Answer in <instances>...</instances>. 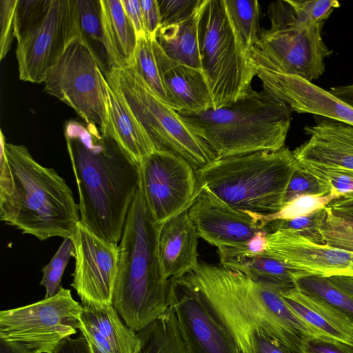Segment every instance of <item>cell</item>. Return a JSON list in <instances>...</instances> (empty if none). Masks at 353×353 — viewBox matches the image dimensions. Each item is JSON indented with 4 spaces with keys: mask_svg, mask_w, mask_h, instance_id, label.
Segmentation results:
<instances>
[{
    "mask_svg": "<svg viewBox=\"0 0 353 353\" xmlns=\"http://www.w3.org/2000/svg\"><path fill=\"white\" fill-rule=\"evenodd\" d=\"M64 135L79 192L80 222L118 244L140 183V165L95 126L67 121Z\"/></svg>",
    "mask_w": 353,
    "mask_h": 353,
    "instance_id": "1",
    "label": "cell"
},
{
    "mask_svg": "<svg viewBox=\"0 0 353 353\" xmlns=\"http://www.w3.org/2000/svg\"><path fill=\"white\" fill-rule=\"evenodd\" d=\"M0 132V220L40 241L72 238L80 214L70 188L25 145L7 143Z\"/></svg>",
    "mask_w": 353,
    "mask_h": 353,
    "instance_id": "2",
    "label": "cell"
},
{
    "mask_svg": "<svg viewBox=\"0 0 353 353\" xmlns=\"http://www.w3.org/2000/svg\"><path fill=\"white\" fill-rule=\"evenodd\" d=\"M161 225L152 219L139 186L119 245L112 301L125 323L136 332L169 308L170 280L163 272L159 254Z\"/></svg>",
    "mask_w": 353,
    "mask_h": 353,
    "instance_id": "3",
    "label": "cell"
},
{
    "mask_svg": "<svg viewBox=\"0 0 353 353\" xmlns=\"http://www.w3.org/2000/svg\"><path fill=\"white\" fill-rule=\"evenodd\" d=\"M292 110L270 90L250 88L219 109L179 113L190 128L221 159L285 147Z\"/></svg>",
    "mask_w": 353,
    "mask_h": 353,
    "instance_id": "4",
    "label": "cell"
},
{
    "mask_svg": "<svg viewBox=\"0 0 353 353\" xmlns=\"http://www.w3.org/2000/svg\"><path fill=\"white\" fill-rule=\"evenodd\" d=\"M299 163L283 147L216 159L196 170L199 190H205L230 206L268 215L285 204L288 183Z\"/></svg>",
    "mask_w": 353,
    "mask_h": 353,
    "instance_id": "5",
    "label": "cell"
},
{
    "mask_svg": "<svg viewBox=\"0 0 353 353\" xmlns=\"http://www.w3.org/2000/svg\"><path fill=\"white\" fill-rule=\"evenodd\" d=\"M199 46L212 109L243 98L256 74L248 57L237 46L223 0H205L199 21Z\"/></svg>",
    "mask_w": 353,
    "mask_h": 353,
    "instance_id": "6",
    "label": "cell"
},
{
    "mask_svg": "<svg viewBox=\"0 0 353 353\" xmlns=\"http://www.w3.org/2000/svg\"><path fill=\"white\" fill-rule=\"evenodd\" d=\"M117 70L126 99L156 149L181 156L195 170L216 159L206 143L150 88L132 65Z\"/></svg>",
    "mask_w": 353,
    "mask_h": 353,
    "instance_id": "7",
    "label": "cell"
},
{
    "mask_svg": "<svg viewBox=\"0 0 353 353\" xmlns=\"http://www.w3.org/2000/svg\"><path fill=\"white\" fill-rule=\"evenodd\" d=\"M44 90L72 108L85 124L101 134L108 129L107 82L95 57L81 37L74 39L43 80Z\"/></svg>",
    "mask_w": 353,
    "mask_h": 353,
    "instance_id": "8",
    "label": "cell"
},
{
    "mask_svg": "<svg viewBox=\"0 0 353 353\" xmlns=\"http://www.w3.org/2000/svg\"><path fill=\"white\" fill-rule=\"evenodd\" d=\"M268 29H261L256 46L281 72L312 82L325 72L331 50L322 38L324 23L304 27L297 23L286 0L271 3Z\"/></svg>",
    "mask_w": 353,
    "mask_h": 353,
    "instance_id": "9",
    "label": "cell"
},
{
    "mask_svg": "<svg viewBox=\"0 0 353 353\" xmlns=\"http://www.w3.org/2000/svg\"><path fill=\"white\" fill-rule=\"evenodd\" d=\"M83 305L62 286L53 296L0 312V339L28 344L39 353H53L79 329Z\"/></svg>",
    "mask_w": 353,
    "mask_h": 353,
    "instance_id": "10",
    "label": "cell"
},
{
    "mask_svg": "<svg viewBox=\"0 0 353 353\" xmlns=\"http://www.w3.org/2000/svg\"><path fill=\"white\" fill-rule=\"evenodd\" d=\"M139 171L145 203L159 225L188 210L199 194L195 169L171 151L156 149L140 164Z\"/></svg>",
    "mask_w": 353,
    "mask_h": 353,
    "instance_id": "11",
    "label": "cell"
},
{
    "mask_svg": "<svg viewBox=\"0 0 353 353\" xmlns=\"http://www.w3.org/2000/svg\"><path fill=\"white\" fill-rule=\"evenodd\" d=\"M77 37L81 35L74 0H52L43 21L17 41L16 57L19 79L43 83L48 70Z\"/></svg>",
    "mask_w": 353,
    "mask_h": 353,
    "instance_id": "12",
    "label": "cell"
},
{
    "mask_svg": "<svg viewBox=\"0 0 353 353\" xmlns=\"http://www.w3.org/2000/svg\"><path fill=\"white\" fill-rule=\"evenodd\" d=\"M74 247L71 286L82 305L112 304L119 250L90 232L81 222L70 238Z\"/></svg>",
    "mask_w": 353,
    "mask_h": 353,
    "instance_id": "13",
    "label": "cell"
},
{
    "mask_svg": "<svg viewBox=\"0 0 353 353\" xmlns=\"http://www.w3.org/2000/svg\"><path fill=\"white\" fill-rule=\"evenodd\" d=\"M256 76L265 88L292 111L339 121L353 125V107L312 82L277 69L256 47L248 55Z\"/></svg>",
    "mask_w": 353,
    "mask_h": 353,
    "instance_id": "14",
    "label": "cell"
},
{
    "mask_svg": "<svg viewBox=\"0 0 353 353\" xmlns=\"http://www.w3.org/2000/svg\"><path fill=\"white\" fill-rule=\"evenodd\" d=\"M169 306L176 314L188 353H242L232 336L209 314L192 288L171 279Z\"/></svg>",
    "mask_w": 353,
    "mask_h": 353,
    "instance_id": "15",
    "label": "cell"
},
{
    "mask_svg": "<svg viewBox=\"0 0 353 353\" xmlns=\"http://www.w3.org/2000/svg\"><path fill=\"white\" fill-rule=\"evenodd\" d=\"M265 253L306 274L353 279V252L314 242L292 230L268 234Z\"/></svg>",
    "mask_w": 353,
    "mask_h": 353,
    "instance_id": "16",
    "label": "cell"
},
{
    "mask_svg": "<svg viewBox=\"0 0 353 353\" xmlns=\"http://www.w3.org/2000/svg\"><path fill=\"white\" fill-rule=\"evenodd\" d=\"M188 214L199 237L218 249L245 248L262 230L251 212L236 210L205 190H199Z\"/></svg>",
    "mask_w": 353,
    "mask_h": 353,
    "instance_id": "17",
    "label": "cell"
},
{
    "mask_svg": "<svg viewBox=\"0 0 353 353\" xmlns=\"http://www.w3.org/2000/svg\"><path fill=\"white\" fill-rule=\"evenodd\" d=\"M320 117L304 128L309 139L292 151L296 160L353 172V125Z\"/></svg>",
    "mask_w": 353,
    "mask_h": 353,
    "instance_id": "18",
    "label": "cell"
},
{
    "mask_svg": "<svg viewBox=\"0 0 353 353\" xmlns=\"http://www.w3.org/2000/svg\"><path fill=\"white\" fill-rule=\"evenodd\" d=\"M152 44L169 105L179 113L212 109V99L203 72L168 57L154 38Z\"/></svg>",
    "mask_w": 353,
    "mask_h": 353,
    "instance_id": "19",
    "label": "cell"
},
{
    "mask_svg": "<svg viewBox=\"0 0 353 353\" xmlns=\"http://www.w3.org/2000/svg\"><path fill=\"white\" fill-rule=\"evenodd\" d=\"M79 330L92 353H138L141 339L112 304L83 305Z\"/></svg>",
    "mask_w": 353,
    "mask_h": 353,
    "instance_id": "20",
    "label": "cell"
},
{
    "mask_svg": "<svg viewBox=\"0 0 353 353\" xmlns=\"http://www.w3.org/2000/svg\"><path fill=\"white\" fill-rule=\"evenodd\" d=\"M108 94L109 134L139 165L156 147L130 106L121 88L117 68L105 75Z\"/></svg>",
    "mask_w": 353,
    "mask_h": 353,
    "instance_id": "21",
    "label": "cell"
},
{
    "mask_svg": "<svg viewBox=\"0 0 353 353\" xmlns=\"http://www.w3.org/2000/svg\"><path fill=\"white\" fill-rule=\"evenodd\" d=\"M199 238L188 210L162 224L159 235V254L166 278L182 277L197 267Z\"/></svg>",
    "mask_w": 353,
    "mask_h": 353,
    "instance_id": "22",
    "label": "cell"
},
{
    "mask_svg": "<svg viewBox=\"0 0 353 353\" xmlns=\"http://www.w3.org/2000/svg\"><path fill=\"white\" fill-rule=\"evenodd\" d=\"M281 295L290 309L316 334L353 345V324L328 303L294 285L283 288Z\"/></svg>",
    "mask_w": 353,
    "mask_h": 353,
    "instance_id": "23",
    "label": "cell"
},
{
    "mask_svg": "<svg viewBox=\"0 0 353 353\" xmlns=\"http://www.w3.org/2000/svg\"><path fill=\"white\" fill-rule=\"evenodd\" d=\"M204 3L205 0H201L194 12L184 20L161 26L154 37L168 57L201 71L199 21Z\"/></svg>",
    "mask_w": 353,
    "mask_h": 353,
    "instance_id": "24",
    "label": "cell"
},
{
    "mask_svg": "<svg viewBox=\"0 0 353 353\" xmlns=\"http://www.w3.org/2000/svg\"><path fill=\"white\" fill-rule=\"evenodd\" d=\"M218 250L221 265L239 272L256 282L280 287L291 286L292 276L301 272L265 253L248 254L237 248H230Z\"/></svg>",
    "mask_w": 353,
    "mask_h": 353,
    "instance_id": "25",
    "label": "cell"
},
{
    "mask_svg": "<svg viewBox=\"0 0 353 353\" xmlns=\"http://www.w3.org/2000/svg\"><path fill=\"white\" fill-rule=\"evenodd\" d=\"M102 21L113 68L131 65L137 43L135 28L121 0H101Z\"/></svg>",
    "mask_w": 353,
    "mask_h": 353,
    "instance_id": "26",
    "label": "cell"
},
{
    "mask_svg": "<svg viewBox=\"0 0 353 353\" xmlns=\"http://www.w3.org/2000/svg\"><path fill=\"white\" fill-rule=\"evenodd\" d=\"M74 6L81 37L105 75L113 67L103 29L101 0H74Z\"/></svg>",
    "mask_w": 353,
    "mask_h": 353,
    "instance_id": "27",
    "label": "cell"
},
{
    "mask_svg": "<svg viewBox=\"0 0 353 353\" xmlns=\"http://www.w3.org/2000/svg\"><path fill=\"white\" fill-rule=\"evenodd\" d=\"M225 11L241 53L248 57L258 41L260 5L256 0H223Z\"/></svg>",
    "mask_w": 353,
    "mask_h": 353,
    "instance_id": "28",
    "label": "cell"
},
{
    "mask_svg": "<svg viewBox=\"0 0 353 353\" xmlns=\"http://www.w3.org/2000/svg\"><path fill=\"white\" fill-rule=\"evenodd\" d=\"M137 334L141 339L138 353H188L176 314L170 306L163 315Z\"/></svg>",
    "mask_w": 353,
    "mask_h": 353,
    "instance_id": "29",
    "label": "cell"
},
{
    "mask_svg": "<svg viewBox=\"0 0 353 353\" xmlns=\"http://www.w3.org/2000/svg\"><path fill=\"white\" fill-rule=\"evenodd\" d=\"M292 283L301 292L328 303L353 324V297L335 286L329 278L301 272L292 276Z\"/></svg>",
    "mask_w": 353,
    "mask_h": 353,
    "instance_id": "30",
    "label": "cell"
},
{
    "mask_svg": "<svg viewBox=\"0 0 353 353\" xmlns=\"http://www.w3.org/2000/svg\"><path fill=\"white\" fill-rule=\"evenodd\" d=\"M152 39L147 34L137 37L134 61L131 65L150 88L169 105L157 63Z\"/></svg>",
    "mask_w": 353,
    "mask_h": 353,
    "instance_id": "31",
    "label": "cell"
},
{
    "mask_svg": "<svg viewBox=\"0 0 353 353\" xmlns=\"http://www.w3.org/2000/svg\"><path fill=\"white\" fill-rule=\"evenodd\" d=\"M341 197L340 195L334 192H330L325 195L306 194L286 203L283 208L276 213L268 215L252 214L259 222L263 230L271 221L289 220L308 215L325 208L330 202Z\"/></svg>",
    "mask_w": 353,
    "mask_h": 353,
    "instance_id": "32",
    "label": "cell"
},
{
    "mask_svg": "<svg viewBox=\"0 0 353 353\" xmlns=\"http://www.w3.org/2000/svg\"><path fill=\"white\" fill-rule=\"evenodd\" d=\"M318 231L323 243L353 252V221L337 216L326 206Z\"/></svg>",
    "mask_w": 353,
    "mask_h": 353,
    "instance_id": "33",
    "label": "cell"
},
{
    "mask_svg": "<svg viewBox=\"0 0 353 353\" xmlns=\"http://www.w3.org/2000/svg\"><path fill=\"white\" fill-rule=\"evenodd\" d=\"M52 0H17L14 13V37L19 41L45 19Z\"/></svg>",
    "mask_w": 353,
    "mask_h": 353,
    "instance_id": "34",
    "label": "cell"
},
{
    "mask_svg": "<svg viewBox=\"0 0 353 353\" xmlns=\"http://www.w3.org/2000/svg\"><path fill=\"white\" fill-rule=\"evenodd\" d=\"M74 254V247L72 239L65 238L50 261L42 268L43 276L40 285L46 289L44 298L53 296L59 291L63 274Z\"/></svg>",
    "mask_w": 353,
    "mask_h": 353,
    "instance_id": "35",
    "label": "cell"
},
{
    "mask_svg": "<svg viewBox=\"0 0 353 353\" xmlns=\"http://www.w3.org/2000/svg\"><path fill=\"white\" fill-rule=\"evenodd\" d=\"M299 165L314 176L327 194L334 192L343 196L353 192V172L313 164Z\"/></svg>",
    "mask_w": 353,
    "mask_h": 353,
    "instance_id": "36",
    "label": "cell"
},
{
    "mask_svg": "<svg viewBox=\"0 0 353 353\" xmlns=\"http://www.w3.org/2000/svg\"><path fill=\"white\" fill-rule=\"evenodd\" d=\"M292 7L297 23L312 27L325 23L335 8L340 6L336 0H286Z\"/></svg>",
    "mask_w": 353,
    "mask_h": 353,
    "instance_id": "37",
    "label": "cell"
},
{
    "mask_svg": "<svg viewBox=\"0 0 353 353\" xmlns=\"http://www.w3.org/2000/svg\"><path fill=\"white\" fill-rule=\"evenodd\" d=\"M324 208L293 219L271 221L263 228V230L268 234L281 230H292L311 241L323 243L318 231V225L323 216Z\"/></svg>",
    "mask_w": 353,
    "mask_h": 353,
    "instance_id": "38",
    "label": "cell"
},
{
    "mask_svg": "<svg viewBox=\"0 0 353 353\" xmlns=\"http://www.w3.org/2000/svg\"><path fill=\"white\" fill-rule=\"evenodd\" d=\"M327 194L317 179L303 170L299 165L288 183L285 195V203L303 195H325Z\"/></svg>",
    "mask_w": 353,
    "mask_h": 353,
    "instance_id": "39",
    "label": "cell"
},
{
    "mask_svg": "<svg viewBox=\"0 0 353 353\" xmlns=\"http://www.w3.org/2000/svg\"><path fill=\"white\" fill-rule=\"evenodd\" d=\"M157 2L161 15V26H165L188 18L201 0H157Z\"/></svg>",
    "mask_w": 353,
    "mask_h": 353,
    "instance_id": "40",
    "label": "cell"
},
{
    "mask_svg": "<svg viewBox=\"0 0 353 353\" xmlns=\"http://www.w3.org/2000/svg\"><path fill=\"white\" fill-rule=\"evenodd\" d=\"M17 0L0 1V59L5 58L10 50L14 37V13Z\"/></svg>",
    "mask_w": 353,
    "mask_h": 353,
    "instance_id": "41",
    "label": "cell"
},
{
    "mask_svg": "<svg viewBox=\"0 0 353 353\" xmlns=\"http://www.w3.org/2000/svg\"><path fill=\"white\" fill-rule=\"evenodd\" d=\"M302 353H353V345L324 335L303 339Z\"/></svg>",
    "mask_w": 353,
    "mask_h": 353,
    "instance_id": "42",
    "label": "cell"
},
{
    "mask_svg": "<svg viewBox=\"0 0 353 353\" xmlns=\"http://www.w3.org/2000/svg\"><path fill=\"white\" fill-rule=\"evenodd\" d=\"M147 34L154 38L161 26V15L157 0H140Z\"/></svg>",
    "mask_w": 353,
    "mask_h": 353,
    "instance_id": "43",
    "label": "cell"
},
{
    "mask_svg": "<svg viewBox=\"0 0 353 353\" xmlns=\"http://www.w3.org/2000/svg\"><path fill=\"white\" fill-rule=\"evenodd\" d=\"M125 12L132 21L137 37L146 34L140 0H121Z\"/></svg>",
    "mask_w": 353,
    "mask_h": 353,
    "instance_id": "44",
    "label": "cell"
},
{
    "mask_svg": "<svg viewBox=\"0 0 353 353\" xmlns=\"http://www.w3.org/2000/svg\"><path fill=\"white\" fill-rule=\"evenodd\" d=\"M327 207L337 216L353 221V192L332 201Z\"/></svg>",
    "mask_w": 353,
    "mask_h": 353,
    "instance_id": "45",
    "label": "cell"
},
{
    "mask_svg": "<svg viewBox=\"0 0 353 353\" xmlns=\"http://www.w3.org/2000/svg\"><path fill=\"white\" fill-rule=\"evenodd\" d=\"M53 353H92L86 339L82 335L77 339H64Z\"/></svg>",
    "mask_w": 353,
    "mask_h": 353,
    "instance_id": "46",
    "label": "cell"
},
{
    "mask_svg": "<svg viewBox=\"0 0 353 353\" xmlns=\"http://www.w3.org/2000/svg\"><path fill=\"white\" fill-rule=\"evenodd\" d=\"M268 244V233L259 230L248 243L245 248H238L248 254H261L265 253Z\"/></svg>",
    "mask_w": 353,
    "mask_h": 353,
    "instance_id": "47",
    "label": "cell"
},
{
    "mask_svg": "<svg viewBox=\"0 0 353 353\" xmlns=\"http://www.w3.org/2000/svg\"><path fill=\"white\" fill-rule=\"evenodd\" d=\"M0 353H39L28 344L0 339Z\"/></svg>",
    "mask_w": 353,
    "mask_h": 353,
    "instance_id": "48",
    "label": "cell"
},
{
    "mask_svg": "<svg viewBox=\"0 0 353 353\" xmlns=\"http://www.w3.org/2000/svg\"><path fill=\"white\" fill-rule=\"evenodd\" d=\"M329 91L338 99L353 107V83L336 86Z\"/></svg>",
    "mask_w": 353,
    "mask_h": 353,
    "instance_id": "49",
    "label": "cell"
},
{
    "mask_svg": "<svg viewBox=\"0 0 353 353\" xmlns=\"http://www.w3.org/2000/svg\"><path fill=\"white\" fill-rule=\"evenodd\" d=\"M330 281L338 288L353 297V279L346 276H332Z\"/></svg>",
    "mask_w": 353,
    "mask_h": 353,
    "instance_id": "50",
    "label": "cell"
}]
</instances>
